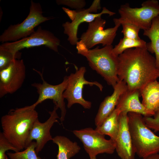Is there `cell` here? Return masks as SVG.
Here are the masks:
<instances>
[{"mask_svg": "<svg viewBox=\"0 0 159 159\" xmlns=\"http://www.w3.org/2000/svg\"><path fill=\"white\" fill-rule=\"evenodd\" d=\"M117 75L128 90H140L159 78L155 58L146 48L127 49L118 56Z\"/></svg>", "mask_w": 159, "mask_h": 159, "instance_id": "6da1fadb", "label": "cell"}, {"mask_svg": "<svg viewBox=\"0 0 159 159\" xmlns=\"http://www.w3.org/2000/svg\"><path fill=\"white\" fill-rule=\"evenodd\" d=\"M38 119L35 109L27 106L12 109L1 118L2 133L5 138L20 151L27 147L31 129Z\"/></svg>", "mask_w": 159, "mask_h": 159, "instance_id": "7a4b0ae2", "label": "cell"}, {"mask_svg": "<svg viewBox=\"0 0 159 159\" xmlns=\"http://www.w3.org/2000/svg\"><path fill=\"white\" fill-rule=\"evenodd\" d=\"M112 45L88 49L81 41L76 44L77 53L86 58L90 67L113 88L120 81L117 75L118 56L113 52Z\"/></svg>", "mask_w": 159, "mask_h": 159, "instance_id": "3957f363", "label": "cell"}, {"mask_svg": "<svg viewBox=\"0 0 159 159\" xmlns=\"http://www.w3.org/2000/svg\"><path fill=\"white\" fill-rule=\"evenodd\" d=\"M128 123L136 154L142 158L159 153V136L146 125L142 115L127 114Z\"/></svg>", "mask_w": 159, "mask_h": 159, "instance_id": "277c9868", "label": "cell"}, {"mask_svg": "<svg viewBox=\"0 0 159 159\" xmlns=\"http://www.w3.org/2000/svg\"><path fill=\"white\" fill-rule=\"evenodd\" d=\"M29 12L27 16L21 23L11 25L0 36L2 43L14 42L30 36L34 28L39 24L53 19L43 14L41 6L39 3L31 0Z\"/></svg>", "mask_w": 159, "mask_h": 159, "instance_id": "5b68a950", "label": "cell"}, {"mask_svg": "<svg viewBox=\"0 0 159 159\" xmlns=\"http://www.w3.org/2000/svg\"><path fill=\"white\" fill-rule=\"evenodd\" d=\"M101 9L100 1L94 0L92 5L88 8L76 10L69 9L67 11V14L72 22L67 21L62 24L64 33L68 36L67 40L72 45H76L78 42L77 33L79 26L83 22L88 23L94 21L97 17L101 16L104 14H107L109 16H112L115 14V12L110 11L105 7H103L102 11L98 13L97 10Z\"/></svg>", "mask_w": 159, "mask_h": 159, "instance_id": "8992f818", "label": "cell"}, {"mask_svg": "<svg viewBox=\"0 0 159 159\" xmlns=\"http://www.w3.org/2000/svg\"><path fill=\"white\" fill-rule=\"evenodd\" d=\"M118 12L119 19L145 31L150 28L153 19L159 15V3L156 0H148L144 1L139 8H132L126 4L120 6Z\"/></svg>", "mask_w": 159, "mask_h": 159, "instance_id": "52a82bcc", "label": "cell"}, {"mask_svg": "<svg viewBox=\"0 0 159 159\" xmlns=\"http://www.w3.org/2000/svg\"><path fill=\"white\" fill-rule=\"evenodd\" d=\"M113 20L115 26L104 29L106 20L101 16L97 17L94 21L89 23L88 28L81 35L80 41L88 49L99 44L104 47L112 45L118 28L121 25L117 18Z\"/></svg>", "mask_w": 159, "mask_h": 159, "instance_id": "ba28073f", "label": "cell"}, {"mask_svg": "<svg viewBox=\"0 0 159 159\" xmlns=\"http://www.w3.org/2000/svg\"><path fill=\"white\" fill-rule=\"evenodd\" d=\"M86 71L85 67H81L77 69L75 73L67 76V85L63 96L67 101V106L68 108L76 103L80 105L85 109L91 108V102L85 100L82 96L83 89L85 85H88L90 86L95 85L101 91L102 90V85L98 82H90L85 79L84 75Z\"/></svg>", "mask_w": 159, "mask_h": 159, "instance_id": "9c48e42d", "label": "cell"}, {"mask_svg": "<svg viewBox=\"0 0 159 159\" xmlns=\"http://www.w3.org/2000/svg\"><path fill=\"white\" fill-rule=\"evenodd\" d=\"M60 41L50 31L42 29L39 26L30 36L19 40L4 42L0 47L14 53L25 48L45 46L53 51L58 52Z\"/></svg>", "mask_w": 159, "mask_h": 159, "instance_id": "30bf717a", "label": "cell"}, {"mask_svg": "<svg viewBox=\"0 0 159 159\" xmlns=\"http://www.w3.org/2000/svg\"><path fill=\"white\" fill-rule=\"evenodd\" d=\"M34 70L40 75L42 83H34L31 85L37 90L39 97L35 102L27 107L30 109H35L38 104L43 101L47 99L52 100L55 105L57 106L61 110V116L59 119L62 122L64 120L66 113L64 98L63 94L67 85V76H66L64 77L63 81L60 83L53 85L48 83L44 80L42 73L37 70Z\"/></svg>", "mask_w": 159, "mask_h": 159, "instance_id": "8fae6325", "label": "cell"}, {"mask_svg": "<svg viewBox=\"0 0 159 159\" xmlns=\"http://www.w3.org/2000/svg\"><path fill=\"white\" fill-rule=\"evenodd\" d=\"M74 135L82 143L84 149L90 158L99 154H112L115 150L114 141L110 139H106L95 129L87 127L73 131Z\"/></svg>", "mask_w": 159, "mask_h": 159, "instance_id": "7c38bea8", "label": "cell"}, {"mask_svg": "<svg viewBox=\"0 0 159 159\" xmlns=\"http://www.w3.org/2000/svg\"><path fill=\"white\" fill-rule=\"evenodd\" d=\"M25 77L26 67L22 59H15L7 68L0 71V98L17 91Z\"/></svg>", "mask_w": 159, "mask_h": 159, "instance_id": "4fadbf2b", "label": "cell"}, {"mask_svg": "<svg viewBox=\"0 0 159 159\" xmlns=\"http://www.w3.org/2000/svg\"><path fill=\"white\" fill-rule=\"evenodd\" d=\"M58 109L57 107L55 105L52 111L49 112L50 115L49 118L43 123L37 119L31 129L27 141V146L33 140H35V151L37 155L48 141L52 140L50 130L55 123L59 122L57 119L59 117L57 112Z\"/></svg>", "mask_w": 159, "mask_h": 159, "instance_id": "5bb4252c", "label": "cell"}, {"mask_svg": "<svg viewBox=\"0 0 159 159\" xmlns=\"http://www.w3.org/2000/svg\"><path fill=\"white\" fill-rule=\"evenodd\" d=\"M127 114L121 113L119 127L114 141L116 152L121 159H135L136 154L129 130Z\"/></svg>", "mask_w": 159, "mask_h": 159, "instance_id": "9a60e30c", "label": "cell"}, {"mask_svg": "<svg viewBox=\"0 0 159 159\" xmlns=\"http://www.w3.org/2000/svg\"><path fill=\"white\" fill-rule=\"evenodd\" d=\"M110 96L106 97L101 103L95 118L96 127L100 126L115 108L121 95L127 89L126 83L120 80L113 88Z\"/></svg>", "mask_w": 159, "mask_h": 159, "instance_id": "2e32d148", "label": "cell"}, {"mask_svg": "<svg viewBox=\"0 0 159 159\" xmlns=\"http://www.w3.org/2000/svg\"><path fill=\"white\" fill-rule=\"evenodd\" d=\"M140 95L138 90H130L127 89L120 96L115 108L120 113L132 112L140 114L144 117L153 116L140 102Z\"/></svg>", "mask_w": 159, "mask_h": 159, "instance_id": "e0dca14e", "label": "cell"}, {"mask_svg": "<svg viewBox=\"0 0 159 159\" xmlns=\"http://www.w3.org/2000/svg\"><path fill=\"white\" fill-rule=\"evenodd\" d=\"M142 103L153 116L159 107V82L157 80L146 85L140 91Z\"/></svg>", "mask_w": 159, "mask_h": 159, "instance_id": "ac0fdd59", "label": "cell"}, {"mask_svg": "<svg viewBox=\"0 0 159 159\" xmlns=\"http://www.w3.org/2000/svg\"><path fill=\"white\" fill-rule=\"evenodd\" d=\"M52 141L58 147L57 159H70L81 149L77 142H73L64 136H56L53 138Z\"/></svg>", "mask_w": 159, "mask_h": 159, "instance_id": "d6986e66", "label": "cell"}, {"mask_svg": "<svg viewBox=\"0 0 159 159\" xmlns=\"http://www.w3.org/2000/svg\"><path fill=\"white\" fill-rule=\"evenodd\" d=\"M143 35L151 41L147 43V49L149 52L155 53L156 66L159 70V15L153 19L150 28L144 31Z\"/></svg>", "mask_w": 159, "mask_h": 159, "instance_id": "ffe728a7", "label": "cell"}, {"mask_svg": "<svg viewBox=\"0 0 159 159\" xmlns=\"http://www.w3.org/2000/svg\"><path fill=\"white\" fill-rule=\"evenodd\" d=\"M120 112L115 108L112 112L95 130L103 135H108L114 141L115 140L118 131L119 117Z\"/></svg>", "mask_w": 159, "mask_h": 159, "instance_id": "44dd1931", "label": "cell"}, {"mask_svg": "<svg viewBox=\"0 0 159 159\" xmlns=\"http://www.w3.org/2000/svg\"><path fill=\"white\" fill-rule=\"evenodd\" d=\"M135 48H147V43L141 39H134L124 37L113 48L112 51L115 55L118 56L127 49Z\"/></svg>", "mask_w": 159, "mask_h": 159, "instance_id": "7402d4cb", "label": "cell"}, {"mask_svg": "<svg viewBox=\"0 0 159 159\" xmlns=\"http://www.w3.org/2000/svg\"><path fill=\"white\" fill-rule=\"evenodd\" d=\"M36 142L33 141L23 151L6 154L10 159H42L36 153Z\"/></svg>", "mask_w": 159, "mask_h": 159, "instance_id": "603a6c76", "label": "cell"}, {"mask_svg": "<svg viewBox=\"0 0 159 159\" xmlns=\"http://www.w3.org/2000/svg\"><path fill=\"white\" fill-rule=\"evenodd\" d=\"M117 19L122 26L121 32L123 34L124 37L134 39H141L139 36L140 29L139 27L128 21L119 18Z\"/></svg>", "mask_w": 159, "mask_h": 159, "instance_id": "cb8c5ba5", "label": "cell"}, {"mask_svg": "<svg viewBox=\"0 0 159 159\" xmlns=\"http://www.w3.org/2000/svg\"><path fill=\"white\" fill-rule=\"evenodd\" d=\"M21 53L20 52L14 54L0 47V71L9 67L15 59H19Z\"/></svg>", "mask_w": 159, "mask_h": 159, "instance_id": "d4e9b609", "label": "cell"}, {"mask_svg": "<svg viewBox=\"0 0 159 159\" xmlns=\"http://www.w3.org/2000/svg\"><path fill=\"white\" fill-rule=\"evenodd\" d=\"M9 150L15 152L20 151L11 143L4 136L2 132H0V159H8L6 152Z\"/></svg>", "mask_w": 159, "mask_h": 159, "instance_id": "484cf974", "label": "cell"}, {"mask_svg": "<svg viewBox=\"0 0 159 159\" xmlns=\"http://www.w3.org/2000/svg\"><path fill=\"white\" fill-rule=\"evenodd\" d=\"M153 117H143V118L146 126L156 132H159V107Z\"/></svg>", "mask_w": 159, "mask_h": 159, "instance_id": "4316f807", "label": "cell"}, {"mask_svg": "<svg viewBox=\"0 0 159 159\" xmlns=\"http://www.w3.org/2000/svg\"><path fill=\"white\" fill-rule=\"evenodd\" d=\"M56 2L58 5L67 6L76 10L83 9L86 4L84 0H56Z\"/></svg>", "mask_w": 159, "mask_h": 159, "instance_id": "83f0119b", "label": "cell"}, {"mask_svg": "<svg viewBox=\"0 0 159 159\" xmlns=\"http://www.w3.org/2000/svg\"><path fill=\"white\" fill-rule=\"evenodd\" d=\"M141 159H159V154L157 153L142 158Z\"/></svg>", "mask_w": 159, "mask_h": 159, "instance_id": "f1b7e54d", "label": "cell"}, {"mask_svg": "<svg viewBox=\"0 0 159 159\" xmlns=\"http://www.w3.org/2000/svg\"><path fill=\"white\" fill-rule=\"evenodd\" d=\"M90 159H97L96 157L90 158Z\"/></svg>", "mask_w": 159, "mask_h": 159, "instance_id": "f546056e", "label": "cell"}]
</instances>
